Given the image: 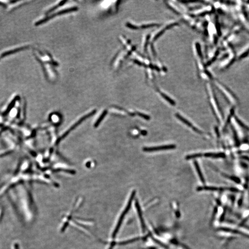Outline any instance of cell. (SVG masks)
<instances>
[{
    "mask_svg": "<svg viewBox=\"0 0 249 249\" xmlns=\"http://www.w3.org/2000/svg\"><path fill=\"white\" fill-rule=\"evenodd\" d=\"M77 9H78L77 7L74 6V7L66 8L65 9H62L61 10H59V11H57V12L54 11L53 13L50 14V15H49L45 17L42 20H38L36 23L35 25L36 26H39V25L43 24L45 23H46L47 21L51 20L53 18L55 17L59 16L61 15H64V14L70 13L73 12H75V11H77Z\"/></svg>",
    "mask_w": 249,
    "mask_h": 249,
    "instance_id": "1",
    "label": "cell"
},
{
    "mask_svg": "<svg viewBox=\"0 0 249 249\" xmlns=\"http://www.w3.org/2000/svg\"><path fill=\"white\" fill-rule=\"evenodd\" d=\"M135 194H136L135 190L133 191L132 194H131V197H130L128 203V204H127V206L126 207L125 209L124 210V211H123V212H122V213L121 217H120V219L119 220L117 224L116 225L115 229H114V231L113 232V235H112V237H113V238H115L116 235L117 234L118 232L119 231V228H120V227H121V225L123 219H124V217L125 216L126 213L128 212L130 208L132 201H133V199L134 196H135Z\"/></svg>",
    "mask_w": 249,
    "mask_h": 249,
    "instance_id": "2",
    "label": "cell"
},
{
    "mask_svg": "<svg viewBox=\"0 0 249 249\" xmlns=\"http://www.w3.org/2000/svg\"><path fill=\"white\" fill-rule=\"evenodd\" d=\"M175 148H176V146L175 145L170 144V145H162V146L152 147H144L143 149V151L148 152H151L156 151L174 149Z\"/></svg>",
    "mask_w": 249,
    "mask_h": 249,
    "instance_id": "3",
    "label": "cell"
},
{
    "mask_svg": "<svg viewBox=\"0 0 249 249\" xmlns=\"http://www.w3.org/2000/svg\"><path fill=\"white\" fill-rule=\"evenodd\" d=\"M205 157H212L214 158H224L225 154L223 153H206L204 155Z\"/></svg>",
    "mask_w": 249,
    "mask_h": 249,
    "instance_id": "4",
    "label": "cell"
},
{
    "mask_svg": "<svg viewBox=\"0 0 249 249\" xmlns=\"http://www.w3.org/2000/svg\"><path fill=\"white\" fill-rule=\"evenodd\" d=\"M194 164L195 165V168H196V171H197V174H198L199 178H200L201 181L204 184L205 182V181L204 176H203V174L202 173L201 170L200 168V167H199L198 163L196 160H195L194 163Z\"/></svg>",
    "mask_w": 249,
    "mask_h": 249,
    "instance_id": "5",
    "label": "cell"
},
{
    "mask_svg": "<svg viewBox=\"0 0 249 249\" xmlns=\"http://www.w3.org/2000/svg\"><path fill=\"white\" fill-rule=\"evenodd\" d=\"M225 190L224 188H218V187H213V186H201L197 188V190L198 191L202 190Z\"/></svg>",
    "mask_w": 249,
    "mask_h": 249,
    "instance_id": "6",
    "label": "cell"
},
{
    "mask_svg": "<svg viewBox=\"0 0 249 249\" xmlns=\"http://www.w3.org/2000/svg\"><path fill=\"white\" fill-rule=\"evenodd\" d=\"M175 115H176V117L177 118L179 119L180 121H181L183 123H184V124H186L187 126L190 127H192V128H193V129L195 127L194 126H193V125H192V123H190V122L188 120H186V119H185V118L181 116L180 114H176Z\"/></svg>",
    "mask_w": 249,
    "mask_h": 249,
    "instance_id": "7",
    "label": "cell"
},
{
    "mask_svg": "<svg viewBox=\"0 0 249 249\" xmlns=\"http://www.w3.org/2000/svg\"><path fill=\"white\" fill-rule=\"evenodd\" d=\"M67 2V1H60L59 3H58L56 5H55L53 7H52V8H50L49 10L47 11L46 13L47 14H50V13H52V12H54V10L55 9H56L57 8H59V7H61V6H62L63 5L65 4L66 2Z\"/></svg>",
    "mask_w": 249,
    "mask_h": 249,
    "instance_id": "8",
    "label": "cell"
},
{
    "mask_svg": "<svg viewBox=\"0 0 249 249\" xmlns=\"http://www.w3.org/2000/svg\"><path fill=\"white\" fill-rule=\"evenodd\" d=\"M234 111L235 110L234 109H232L231 110L230 114L228 115V117L227 118V121H226V123H225V126H224L225 128H227V126H228V125L230 123V122L231 121L232 118V116L234 115Z\"/></svg>",
    "mask_w": 249,
    "mask_h": 249,
    "instance_id": "9",
    "label": "cell"
},
{
    "mask_svg": "<svg viewBox=\"0 0 249 249\" xmlns=\"http://www.w3.org/2000/svg\"><path fill=\"white\" fill-rule=\"evenodd\" d=\"M235 120H236L237 123H238V124H239V125L242 128L244 129L245 130H246V131H249V127H248V126H247L246 125H245V124H244L242 121H240L239 119L237 118V117H235Z\"/></svg>",
    "mask_w": 249,
    "mask_h": 249,
    "instance_id": "10",
    "label": "cell"
},
{
    "mask_svg": "<svg viewBox=\"0 0 249 249\" xmlns=\"http://www.w3.org/2000/svg\"><path fill=\"white\" fill-rule=\"evenodd\" d=\"M202 156V154L201 153H197V154H193V155H188L186 157V160L193 159L197 157H201Z\"/></svg>",
    "mask_w": 249,
    "mask_h": 249,
    "instance_id": "11",
    "label": "cell"
},
{
    "mask_svg": "<svg viewBox=\"0 0 249 249\" xmlns=\"http://www.w3.org/2000/svg\"><path fill=\"white\" fill-rule=\"evenodd\" d=\"M162 96L166 100V101H167V102H169L170 104H171L172 105H175V102H174L173 100L171 99L170 98H169L168 96H166L165 94H162Z\"/></svg>",
    "mask_w": 249,
    "mask_h": 249,
    "instance_id": "12",
    "label": "cell"
},
{
    "mask_svg": "<svg viewBox=\"0 0 249 249\" xmlns=\"http://www.w3.org/2000/svg\"><path fill=\"white\" fill-rule=\"evenodd\" d=\"M224 176H225V177H227V178L229 179H231L232 181H234L235 182L237 183H239L240 182V181L239 179L238 178H237L236 177H234V176H228V175H224Z\"/></svg>",
    "mask_w": 249,
    "mask_h": 249,
    "instance_id": "13",
    "label": "cell"
},
{
    "mask_svg": "<svg viewBox=\"0 0 249 249\" xmlns=\"http://www.w3.org/2000/svg\"><path fill=\"white\" fill-rule=\"evenodd\" d=\"M137 114L138 115V116H139L143 118L144 119H145L146 120H150V117L148 115H146V114H142V113H139V112H137Z\"/></svg>",
    "mask_w": 249,
    "mask_h": 249,
    "instance_id": "14",
    "label": "cell"
},
{
    "mask_svg": "<svg viewBox=\"0 0 249 249\" xmlns=\"http://www.w3.org/2000/svg\"><path fill=\"white\" fill-rule=\"evenodd\" d=\"M142 134L144 135H146V134H147V132L145 131H142Z\"/></svg>",
    "mask_w": 249,
    "mask_h": 249,
    "instance_id": "15",
    "label": "cell"
}]
</instances>
